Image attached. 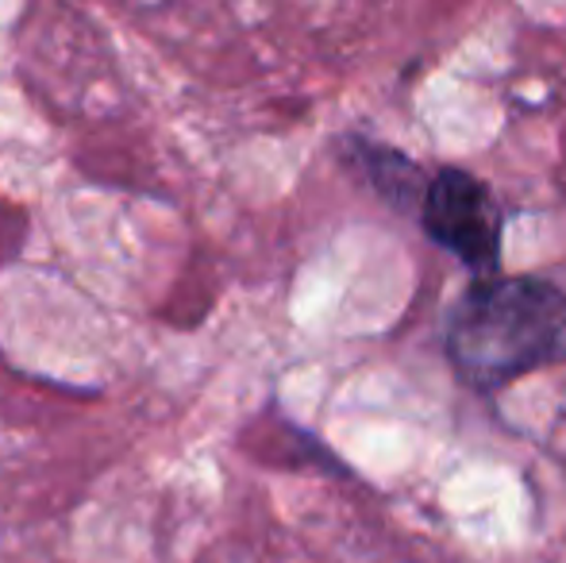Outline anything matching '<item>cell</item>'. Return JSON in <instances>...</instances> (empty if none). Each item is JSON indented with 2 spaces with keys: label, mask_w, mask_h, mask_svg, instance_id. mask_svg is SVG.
<instances>
[{
  "label": "cell",
  "mask_w": 566,
  "mask_h": 563,
  "mask_svg": "<svg viewBox=\"0 0 566 563\" xmlns=\"http://www.w3.org/2000/svg\"><path fill=\"white\" fill-rule=\"evenodd\" d=\"M347 155L358 170L366 174L378 197H386L397 212H412V209H424V194H428V181L420 174V166L412 163L409 155L401 150L386 147V143H374L363 136H350L347 139Z\"/></svg>",
  "instance_id": "3"
},
{
  "label": "cell",
  "mask_w": 566,
  "mask_h": 563,
  "mask_svg": "<svg viewBox=\"0 0 566 563\" xmlns=\"http://www.w3.org/2000/svg\"><path fill=\"white\" fill-rule=\"evenodd\" d=\"M443 355L462 386L501 390L532 371L566 363V290L532 274H485L443 321Z\"/></svg>",
  "instance_id": "1"
},
{
  "label": "cell",
  "mask_w": 566,
  "mask_h": 563,
  "mask_svg": "<svg viewBox=\"0 0 566 563\" xmlns=\"http://www.w3.org/2000/svg\"><path fill=\"white\" fill-rule=\"evenodd\" d=\"M424 232L440 243L443 251H451L462 267L485 279L497 274L501 263V209L490 197V189L467 170H440L428 181L424 194Z\"/></svg>",
  "instance_id": "2"
}]
</instances>
